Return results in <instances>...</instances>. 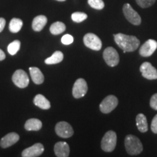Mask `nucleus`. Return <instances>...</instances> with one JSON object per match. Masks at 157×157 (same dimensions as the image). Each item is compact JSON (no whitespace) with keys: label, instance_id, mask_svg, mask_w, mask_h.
<instances>
[{"label":"nucleus","instance_id":"1","mask_svg":"<svg viewBox=\"0 0 157 157\" xmlns=\"http://www.w3.org/2000/svg\"><path fill=\"white\" fill-rule=\"evenodd\" d=\"M114 40L118 46L123 50L124 52H133L138 48L140 40L135 36H129L124 34H114Z\"/></svg>","mask_w":157,"mask_h":157},{"label":"nucleus","instance_id":"2","mask_svg":"<svg viewBox=\"0 0 157 157\" xmlns=\"http://www.w3.org/2000/svg\"><path fill=\"white\" fill-rule=\"evenodd\" d=\"M125 148L127 152L130 155L140 154L143 151V144L138 137L132 135L126 136L124 140Z\"/></svg>","mask_w":157,"mask_h":157},{"label":"nucleus","instance_id":"3","mask_svg":"<svg viewBox=\"0 0 157 157\" xmlns=\"http://www.w3.org/2000/svg\"><path fill=\"white\" fill-rule=\"evenodd\" d=\"M117 137L115 132L112 130L108 131L104 135L101 141V148L105 152H111L117 146Z\"/></svg>","mask_w":157,"mask_h":157},{"label":"nucleus","instance_id":"4","mask_svg":"<svg viewBox=\"0 0 157 157\" xmlns=\"http://www.w3.org/2000/svg\"><path fill=\"white\" fill-rule=\"evenodd\" d=\"M103 59L108 66L114 67L119 63V56L117 50L112 47H109L103 51Z\"/></svg>","mask_w":157,"mask_h":157},{"label":"nucleus","instance_id":"5","mask_svg":"<svg viewBox=\"0 0 157 157\" xmlns=\"http://www.w3.org/2000/svg\"><path fill=\"white\" fill-rule=\"evenodd\" d=\"M119 103L117 98L114 95H109L105 98L100 104V110L103 113H109L114 110Z\"/></svg>","mask_w":157,"mask_h":157},{"label":"nucleus","instance_id":"6","mask_svg":"<svg viewBox=\"0 0 157 157\" xmlns=\"http://www.w3.org/2000/svg\"><path fill=\"white\" fill-rule=\"evenodd\" d=\"M123 13L127 21L132 24L139 25L141 23V17L140 15L132 8V6L129 4H125L123 6Z\"/></svg>","mask_w":157,"mask_h":157},{"label":"nucleus","instance_id":"7","mask_svg":"<svg viewBox=\"0 0 157 157\" xmlns=\"http://www.w3.org/2000/svg\"><path fill=\"white\" fill-rule=\"evenodd\" d=\"M83 41L84 45L91 50L98 51L102 48V42L101 39L97 35L94 34L93 33H88V34L84 35Z\"/></svg>","mask_w":157,"mask_h":157},{"label":"nucleus","instance_id":"8","mask_svg":"<svg viewBox=\"0 0 157 157\" xmlns=\"http://www.w3.org/2000/svg\"><path fill=\"white\" fill-rule=\"evenodd\" d=\"M13 83L19 88H25L29 85V78L25 71L22 69H18L15 71L13 74Z\"/></svg>","mask_w":157,"mask_h":157},{"label":"nucleus","instance_id":"9","mask_svg":"<svg viewBox=\"0 0 157 157\" xmlns=\"http://www.w3.org/2000/svg\"><path fill=\"white\" fill-rule=\"evenodd\" d=\"M88 87L85 80L82 78H78L74 84L72 94L75 98H80L84 97L87 93Z\"/></svg>","mask_w":157,"mask_h":157},{"label":"nucleus","instance_id":"10","mask_svg":"<svg viewBox=\"0 0 157 157\" xmlns=\"http://www.w3.org/2000/svg\"><path fill=\"white\" fill-rule=\"evenodd\" d=\"M56 132L59 137L68 138L74 135V129L66 121H60L56 125Z\"/></svg>","mask_w":157,"mask_h":157},{"label":"nucleus","instance_id":"11","mask_svg":"<svg viewBox=\"0 0 157 157\" xmlns=\"http://www.w3.org/2000/svg\"><path fill=\"white\" fill-rule=\"evenodd\" d=\"M157 49V42L154 39H148L140 47L139 54L143 57L152 56Z\"/></svg>","mask_w":157,"mask_h":157},{"label":"nucleus","instance_id":"12","mask_svg":"<svg viewBox=\"0 0 157 157\" xmlns=\"http://www.w3.org/2000/svg\"><path fill=\"white\" fill-rule=\"evenodd\" d=\"M140 71L142 74V76L147 79H157V70L150 63H143L140 66Z\"/></svg>","mask_w":157,"mask_h":157},{"label":"nucleus","instance_id":"13","mask_svg":"<svg viewBox=\"0 0 157 157\" xmlns=\"http://www.w3.org/2000/svg\"><path fill=\"white\" fill-rule=\"evenodd\" d=\"M44 148L41 143H36L32 146L24 149L22 152L23 157H37L42 154Z\"/></svg>","mask_w":157,"mask_h":157},{"label":"nucleus","instance_id":"14","mask_svg":"<svg viewBox=\"0 0 157 157\" xmlns=\"http://www.w3.org/2000/svg\"><path fill=\"white\" fill-rule=\"evenodd\" d=\"M20 137L18 134L15 132H10L4 136L0 140V146L3 148H8L13 146L19 140Z\"/></svg>","mask_w":157,"mask_h":157},{"label":"nucleus","instance_id":"15","mask_svg":"<svg viewBox=\"0 0 157 157\" xmlns=\"http://www.w3.org/2000/svg\"><path fill=\"white\" fill-rule=\"evenodd\" d=\"M54 151L58 157H67L70 154L69 146L66 142H58L55 145Z\"/></svg>","mask_w":157,"mask_h":157},{"label":"nucleus","instance_id":"16","mask_svg":"<svg viewBox=\"0 0 157 157\" xmlns=\"http://www.w3.org/2000/svg\"><path fill=\"white\" fill-rule=\"evenodd\" d=\"M48 23V18L44 15H38L35 17L32 22V29L35 31H42Z\"/></svg>","mask_w":157,"mask_h":157},{"label":"nucleus","instance_id":"17","mask_svg":"<svg viewBox=\"0 0 157 157\" xmlns=\"http://www.w3.org/2000/svg\"><path fill=\"white\" fill-rule=\"evenodd\" d=\"M31 77L32 78V81L36 84H41L44 82V76L43 75L40 69L36 67H30L29 68Z\"/></svg>","mask_w":157,"mask_h":157},{"label":"nucleus","instance_id":"18","mask_svg":"<svg viewBox=\"0 0 157 157\" xmlns=\"http://www.w3.org/2000/svg\"><path fill=\"white\" fill-rule=\"evenodd\" d=\"M34 103L35 105H36L37 107L44 110L49 109L51 106L50 101L44 95H41V94H38V95L35 96Z\"/></svg>","mask_w":157,"mask_h":157},{"label":"nucleus","instance_id":"19","mask_svg":"<svg viewBox=\"0 0 157 157\" xmlns=\"http://www.w3.org/2000/svg\"><path fill=\"white\" fill-rule=\"evenodd\" d=\"M136 125L140 132H146L148 129V127L146 116L143 113L137 114L136 117Z\"/></svg>","mask_w":157,"mask_h":157},{"label":"nucleus","instance_id":"20","mask_svg":"<svg viewBox=\"0 0 157 157\" xmlns=\"http://www.w3.org/2000/svg\"><path fill=\"white\" fill-rule=\"evenodd\" d=\"M42 127V121L37 119H28L25 124V129L27 131H38Z\"/></svg>","mask_w":157,"mask_h":157},{"label":"nucleus","instance_id":"21","mask_svg":"<svg viewBox=\"0 0 157 157\" xmlns=\"http://www.w3.org/2000/svg\"><path fill=\"white\" fill-rule=\"evenodd\" d=\"M63 60V54L60 51H56L52 55V56H50V58H47L44 60L45 63L48 65H52V64H57L59 63Z\"/></svg>","mask_w":157,"mask_h":157},{"label":"nucleus","instance_id":"22","mask_svg":"<svg viewBox=\"0 0 157 157\" xmlns=\"http://www.w3.org/2000/svg\"><path fill=\"white\" fill-rule=\"evenodd\" d=\"M65 30H66V25L63 23L60 22V21L52 23L50 28L51 34L53 35L60 34L65 31Z\"/></svg>","mask_w":157,"mask_h":157},{"label":"nucleus","instance_id":"23","mask_svg":"<svg viewBox=\"0 0 157 157\" xmlns=\"http://www.w3.org/2000/svg\"><path fill=\"white\" fill-rule=\"evenodd\" d=\"M23 21L22 20L19 18H13L10 22L9 29L11 32L17 33L21 31V28L23 26Z\"/></svg>","mask_w":157,"mask_h":157},{"label":"nucleus","instance_id":"24","mask_svg":"<svg viewBox=\"0 0 157 157\" xmlns=\"http://www.w3.org/2000/svg\"><path fill=\"white\" fill-rule=\"evenodd\" d=\"M20 48H21V42L18 40H15L8 45L7 51H8V52L11 56H14V55L18 52Z\"/></svg>","mask_w":157,"mask_h":157},{"label":"nucleus","instance_id":"25","mask_svg":"<svg viewBox=\"0 0 157 157\" xmlns=\"http://www.w3.org/2000/svg\"><path fill=\"white\" fill-rule=\"evenodd\" d=\"M87 18V15L81 12H76L71 15L72 21L76 23H81Z\"/></svg>","mask_w":157,"mask_h":157},{"label":"nucleus","instance_id":"26","mask_svg":"<svg viewBox=\"0 0 157 157\" xmlns=\"http://www.w3.org/2000/svg\"><path fill=\"white\" fill-rule=\"evenodd\" d=\"M88 4L90 7L95 10H102L105 7L103 0H88Z\"/></svg>","mask_w":157,"mask_h":157},{"label":"nucleus","instance_id":"27","mask_svg":"<svg viewBox=\"0 0 157 157\" xmlns=\"http://www.w3.org/2000/svg\"><path fill=\"white\" fill-rule=\"evenodd\" d=\"M137 5L142 8H147V7L152 6L156 2V0H135Z\"/></svg>","mask_w":157,"mask_h":157},{"label":"nucleus","instance_id":"28","mask_svg":"<svg viewBox=\"0 0 157 157\" xmlns=\"http://www.w3.org/2000/svg\"><path fill=\"white\" fill-rule=\"evenodd\" d=\"M74 42V37L70 34H65L61 38V42L63 44H71Z\"/></svg>","mask_w":157,"mask_h":157},{"label":"nucleus","instance_id":"29","mask_svg":"<svg viewBox=\"0 0 157 157\" xmlns=\"http://www.w3.org/2000/svg\"><path fill=\"white\" fill-rule=\"evenodd\" d=\"M150 106L154 110L157 111V93L154 94L151 97V98Z\"/></svg>","mask_w":157,"mask_h":157},{"label":"nucleus","instance_id":"30","mask_svg":"<svg viewBox=\"0 0 157 157\" xmlns=\"http://www.w3.org/2000/svg\"><path fill=\"white\" fill-rule=\"evenodd\" d=\"M151 131L155 134H157V114L155 116L151 121Z\"/></svg>","mask_w":157,"mask_h":157},{"label":"nucleus","instance_id":"31","mask_svg":"<svg viewBox=\"0 0 157 157\" xmlns=\"http://www.w3.org/2000/svg\"><path fill=\"white\" fill-rule=\"evenodd\" d=\"M5 24H6L5 19L3 18V17H0V32H2V31L4 30Z\"/></svg>","mask_w":157,"mask_h":157},{"label":"nucleus","instance_id":"32","mask_svg":"<svg viewBox=\"0 0 157 157\" xmlns=\"http://www.w3.org/2000/svg\"><path fill=\"white\" fill-rule=\"evenodd\" d=\"M5 58H6V56H5V52H4L3 51L0 49V61L5 60Z\"/></svg>","mask_w":157,"mask_h":157},{"label":"nucleus","instance_id":"33","mask_svg":"<svg viewBox=\"0 0 157 157\" xmlns=\"http://www.w3.org/2000/svg\"><path fill=\"white\" fill-rule=\"evenodd\" d=\"M56 1H58V2H64V1H66V0H56Z\"/></svg>","mask_w":157,"mask_h":157}]
</instances>
